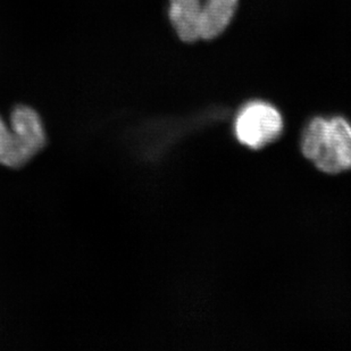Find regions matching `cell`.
<instances>
[{
    "label": "cell",
    "mask_w": 351,
    "mask_h": 351,
    "mask_svg": "<svg viewBox=\"0 0 351 351\" xmlns=\"http://www.w3.org/2000/svg\"><path fill=\"white\" fill-rule=\"evenodd\" d=\"M300 149L319 172L338 176L350 171V123L341 117H315L302 132Z\"/></svg>",
    "instance_id": "1"
},
{
    "label": "cell",
    "mask_w": 351,
    "mask_h": 351,
    "mask_svg": "<svg viewBox=\"0 0 351 351\" xmlns=\"http://www.w3.org/2000/svg\"><path fill=\"white\" fill-rule=\"evenodd\" d=\"M238 0H169V20L186 43L213 39L232 20Z\"/></svg>",
    "instance_id": "2"
},
{
    "label": "cell",
    "mask_w": 351,
    "mask_h": 351,
    "mask_svg": "<svg viewBox=\"0 0 351 351\" xmlns=\"http://www.w3.org/2000/svg\"><path fill=\"white\" fill-rule=\"evenodd\" d=\"M285 129L282 115L265 101H252L242 107L234 121L235 138L249 149L261 150L275 143Z\"/></svg>",
    "instance_id": "3"
},
{
    "label": "cell",
    "mask_w": 351,
    "mask_h": 351,
    "mask_svg": "<svg viewBox=\"0 0 351 351\" xmlns=\"http://www.w3.org/2000/svg\"><path fill=\"white\" fill-rule=\"evenodd\" d=\"M10 125L31 158L43 149L46 133L36 110L29 106L15 107L10 117Z\"/></svg>",
    "instance_id": "4"
},
{
    "label": "cell",
    "mask_w": 351,
    "mask_h": 351,
    "mask_svg": "<svg viewBox=\"0 0 351 351\" xmlns=\"http://www.w3.org/2000/svg\"><path fill=\"white\" fill-rule=\"evenodd\" d=\"M30 159L15 132L13 130L10 131L0 117V164L15 169L27 164Z\"/></svg>",
    "instance_id": "5"
}]
</instances>
